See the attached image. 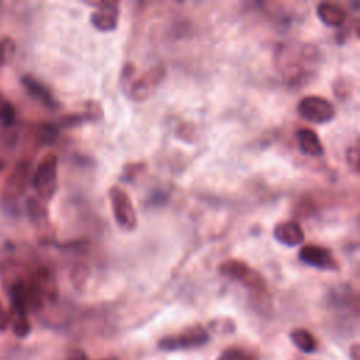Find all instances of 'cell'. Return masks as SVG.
<instances>
[{"label": "cell", "mask_w": 360, "mask_h": 360, "mask_svg": "<svg viewBox=\"0 0 360 360\" xmlns=\"http://www.w3.org/2000/svg\"><path fill=\"white\" fill-rule=\"evenodd\" d=\"M218 360H257V359L253 353H250L243 347L231 346L221 352Z\"/></svg>", "instance_id": "obj_18"}, {"label": "cell", "mask_w": 360, "mask_h": 360, "mask_svg": "<svg viewBox=\"0 0 360 360\" xmlns=\"http://www.w3.org/2000/svg\"><path fill=\"white\" fill-rule=\"evenodd\" d=\"M210 340V333L201 325H193L176 335H169L158 342L159 349L165 352L188 350L205 345Z\"/></svg>", "instance_id": "obj_2"}, {"label": "cell", "mask_w": 360, "mask_h": 360, "mask_svg": "<svg viewBox=\"0 0 360 360\" xmlns=\"http://www.w3.org/2000/svg\"><path fill=\"white\" fill-rule=\"evenodd\" d=\"M290 339L294 346L301 350L302 353H314L318 349L316 338L305 328H295L290 332Z\"/></svg>", "instance_id": "obj_15"}, {"label": "cell", "mask_w": 360, "mask_h": 360, "mask_svg": "<svg viewBox=\"0 0 360 360\" xmlns=\"http://www.w3.org/2000/svg\"><path fill=\"white\" fill-rule=\"evenodd\" d=\"M359 158L360 155L357 146H352L346 150V163L353 173H359Z\"/></svg>", "instance_id": "obj_23"}, {"label": "cell", "mask_w": 360, "mask_h": 360, "mask_svg": "<svg viewBox=\"0 0 360 360\" xmlns=\"http://www.w3.org/2000/svg\"><path fill=\"white\" fill-rule=\"evenodd\" d=\"M300 117L312 124H326L336 115V108L332 101L322 96L309 94L300 100L297 105Z\"/></svg>", "instance_id": "obj_4"}, {"label": "cell", "mask_w": 360, "mask_h": 360, "mask_svg": "<svg viewBox=\"0 0 360 360\" xmlns=\"http://www.w3.org/2000/svg\"><path fill=\"white\" fill-rule=\"evenodd\" d=\"M101 360H115V359H101Z\"/></svg>", "instance_id": "obj_29"}, {"label": "cell", "mask_w": 360, "mask_h": 360, "mask_svg": "<svg viewBox=\"0 0 360 360\" xmlns=\"http://www.w3.org/2000/svg\"><path fill=\"white\" fill-rule=\"evenodd\" d=\"M58 156L46 153L38 163L31 176L32 187L42 201H48L55 195L58 184Z\"/></svg>", "instance_id": "obj_1"}, {"label": "cell", "mask_w": 360, "mask_h": 360, "mask_svg": "<svg viewBox=\"0 0 360 360\" xmlns=\"http://www.w3.org/2000/svg\"><path fill=\"white\" fill-rule=\"evenodd\" d=\"M42 202H44L42 200L31 197V198L28 200V204H27L28 214H30L31 219H32L35 224H39V225L48 221V212H46V208H45V205H44Z\"/></svg>", "instance_id": "obj_17"}, {"label": "cell", "mask_w": 360, "mask_h": 360, "mask_svg": "<svg viewBox=\"0 0 360 360\" xmlns=\"http://www.w3.org/2000/svg\"><path fill=\"white\" fill-rule=\"evenodd\" d=\"M108 198L115 222L125 231H134L138 224L136 211L134 208L131 197L118 186H112L108 190Z\"/></svg>", "instance_id": "obj_5"}, {"label": "cell", "mask_w": 360, "mask_h": 360, "mask_svg": "<svg viewBox=\"0 0 360 360\" xmlns=\"http://www.w3.org/2000/svg\"><path fill=\"white\" fill-rule=\"evenodd\" d=\"M143 169H145V163H142V162L128 163V165H125L124 169H122V177L129 181V180L134 179L136 174H139Z\"/></svg>", "instance_id": "obj_24"}, {"label": "cell", "mask_w": 360, "mask_h": 360, "mask_svg": "<svg viewBox=\"0 0 360 360\" xmlns=\"http://www.w3.org/2000/svg\"><path fill=\"white\" fill-rule=\"evenodd\" d=\"M349 353H350L352 360H359V345L354 343V345L349 349Z\"/></svg>", "instance_id": "obj_27"}, {"label": "cell", "mask_w": 360, "mask_h": 360, "mask_svg": "<svg viewBox=\"0 0 360 360\" xmlns=\"http://www.w3.org/2000/svg\"><path fill=\"white\" fill-rule=\"evenodd\" d=\"M66 360H89L86 353L80 349H73L70 350V353L68 354V359Z\"/></svg>", "instance_id": "obj_25"}, {"label": "cell", "mask_w": 360, "mask_h": 360, "mask_svg": "<svg viewBox=\"0 0 360 360\" xmlns=\"http://www.w3.org/2000/svg\"><path fill=\"white\" fill-rule=\"evenodd\" d=\"M8 326V312L4 309V307L0 302V332L4 330Z\"/></svg>", "instance_id": "obj_26"}, {"label": "cell", "mask_w": 360, "mask_h": 360, "mask_svg": "<svg viewBox=\"0 0 360 360\" xmlns=\"http://www.w3.org/2000/svg\"><path fill=\"white\" fill-rule=\"evenodd\" d=\"M87 276H89V269H87V266H84V264L76 266V267L73 269V271H72V283H73V285H75L76 288L83 287V284H84L86 280H87Z\"/></svg>", "instance_id": "obj_22"}, {"label": "cell", "mask_w": 360, "mask_h": 360, "mask_svg": "<svg viewBox=\"0 0 360 360\" xmlns=\"http://www.w3.org/2000/svg\"><path fill=\"white\" fill-rule=\"evenodd\" d=\"M15 117L17 115H15L14 105L7 98H4L0 103V122L3 125H11V124H14Z\"/></svg>", "instance_id": "obj_20"}, {"label": "cell", "mask_w": 360, "mask_h": 360, "mask_svg": "<svg viewBox=\"0 0 360 360\" xmlns=\"http://www.w3.org/2000/svg\"><path fill=\"white\" fill-rule=\"evenodd\" d=\"M22 84L25 86L27 91H28L32 97L38 98V100L42 101L45 105L52 107V108L58 107V101L55 100V97L52 96V93H51L42 83H39L37 79H34V77H31V76H24V77H22Z\"/></svg>", "instance_id": "obj_14"}, {"label": "cell", "mask_w": 360, "mask_h": 360, "mask_svg": "<svg viewBox=\"0 0 360 360\" xmlns=\"http://www.w3.org/2000/svg\"><path fill=\"white\" fill-rule=\"evenodd\" d=\"M32 278L44 301H53L58 297L56 278L49 267L39 266L37 270L32 271Z\"/></svg>", "instance_id": "obj_11"}, {"label": "cell", "mask_w": 360, "mask_h": 360, "mask_svg": "<svg viewBox=\"0 0 360 360\" xmlns=\"http://www.w3.org/2000/svg\"><path fill=\"white\" fill-rule=\"evenodd\" d=\"M7 312H8V325L11 326L13 333L21 339L28 336L31 332V322H30L28 314L11 307H10V311Z\"/></svg>", "instance_id": "obj_16"}, {"label": "cell", "mask_w": 360, "mask_h": 360, "mask_svg": "<svg viewBox=\"0 0 360 360\" xmlns=\"http://www.w3.org/2000/svg\"><path fill=\"white\" fill-rule=\"evenodd\" d=\"M218 271L232 280L239 281L245 287L255 290V291H264L266 283L264 278L259 271H256L253 267H250L248 263L239 259H228L224 260L218 266Z\"/></svg>", "instance_id": "obj_3"}, {"label": "cell", "mask_w": 360, "mask_h": 360, "mask_svg": "<svg viewBox=\"0 0 360 360\" xmlns=\"http://www.w3.org/2000/svg\"><path fill=\"white\" fill-rule=\"evenodd\" d=\"M165 76H166V69L163 65L152 66L142 76H139L136 80L132 82L129 89V97L135 101H142L148 98L156 90V87L160 84Z\"/></svg>", "instance_id": "obj_8"}, {"label": "cell", "mask_w": 360, "mask_h": 360, "mask_svg": "<svg viewBox=\"0 0 360 360\" xmlns=\"http://www.w3.org/2000/svg\"><path fill=\"white\" fill-rule=\"evenodd\" d=\"M298 259L302 263L319 270L336 271L339 269V263L335 259L333 253L328 248L319 245H302L298 252Z\"/></svg>", "instance_id": "obj_7"}, {"label": "cell", "mask_w": 360, "mask_h": 360, "mask_svg": "<svg viewBox=\"0 0 360 360\" xmlns=\"http://www.w3.org/2000/svg\"><path fill=\"white\" fill-rule=\"evenodd\" d=\"M6 169V163L3 162V160H0V174H1V172Z\"/></svg>", "instance_id": "obj_28"}, {"label": "cell", "mask_w": 360, "mask_h": 360, "mask_svg": "<svg viewBox=\"0 0 360 360\" xmlns=\"http://www.w3.org/2000/svg\"><path fill=\"white\" fill-rule=\"evenodd\" d=\"M295 139L300 150L311 158H319L325 153L323 145L315 131L311 128H300L295 132Z\"/></svg>", "instance_id": "obj_12"}, {"label": "cell", "mask_w": 360, "mask_h": 360, "mask_svg": "<svg viewBox=\"0 0 360 360\" xmlns=\"http://www.w3.org/2000/svg\"><path fill=\"white\" fill-rule=\"evenodd\" d=\"M318 18L328 27H340L347 20V11L338 3L322 1L316 6Z\"/></svg>", "instance_id": "obj_13"}, {"label": "cell", "mask_w": 360, "mask_h": 360, "mask_svg": "<svg viewBox=\"0 0 360 360\" xmlns=\"http://www.w3.org/2000/svg\"><path fill=\"white\" fill-rule=\"evenodd\" d=\"M273 236L278 243L288 248L300 246L305 240L304 229L297 221L292 219L276 224V226L273 228Z\"/></svg>", "instance_id": "obj_10"}, {"label": "cell", "mask_w": 360, "mask_h": 360, "mask_svg": "<svg viewBox=\"0 0 360 360\" xmlns=\"http://www.w3.org/2000/svg\"><path fill=\"white\" fill-rule=\"evenodd\" d=\"M96 6V10L90 14L91 25L101 32H110L117 28L120 7L115 1H97L91 3Z\"/></svg>", "instance_id": "obj_9"}, {"label": "cell", "mask_w": 360, "mask_h": 360, "mask_svg": "<svg viewBox=\"0 0 360 360\" xmlns=\"http://www.w3.org/2000/svg\"><path fill=\"white\" fill-rule=\"evenodd\" d=\"M15 53V42L11 37H3L0 39V66L8 63Z\"/></svg>", "instance_id": "obj_19"}, {"label": "cell", "mask_w": 360, "mask_h": 360, "mask_svg": "<svg viewBox=\"0 0 360 360\" xmlns=\"http://www.w3.org/2000/svg\"><path fill=\"white\" fill-rule=\"evenodd\" d=\"M83 118L87 121H100L103 118V108L97 101H87Z\"/></svg>", "instance_id": "obj_21"}, {"label": "cell", "mask_w": 360, "mask_h": 360, "mask_svg": "<svg viewBox=\"0 0 360 360\" xmlns=\"http://www.w3.org/2000/svg\"><path fill=\"white\" fill-rule=\"evenodd\" d=\"M31 177V163L28 160H20L14 165L11 172L7 174L6 181L1 187V198L7 202L18 200L30 181Z\"/></svg>", "instance_id": "obj_6"}]
</instances>
